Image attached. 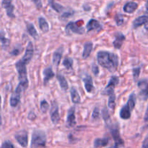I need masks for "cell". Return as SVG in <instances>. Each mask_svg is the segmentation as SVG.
Masks as SVG:
<instances>
[{"instance_id": "cell-14", "label": "cell", "mask_w": 148, "mask_h": 148, "mask_svg": "<svg viewBox=\"0 0 148 148\" xmlns=\"http://www.w3.org/2000/svg\"><path fill=\"white\" fill-rule=\"evenodd\" d=\"M115 39H114L113 44L116 49H120L123 44V42L125 40V36L121 33H116L115 34Z\"/></svg>"}, {"instance_id": "cell-8", "label": "cell", "mask_w": 148, "mask_h": 148, "mask_svg": "<svg viewBox=\"0 0 148 148\" xmlns=\"http://www.w3.org/2000/svg\"><path fill=\"white\" fill-rule=\"evenodd\" d=\"M50 117L52 123L56 124L59 120V106L56 102H53L51 106L50 110Z\"/></svg>"}, {"instance_id": "cell-37", "label": "cell", "mask_w": 148, "mask_h": 148, "mask_svg": "<svg viewBox=\"0 0 148 148\" xmlns=\"http://www.w3.org/2000/svg\"><path fill=\"white\" fill-rule=\"evenodd\" d=\"M92 73H93L94 75H98V73H99V68H98V65H95V64H93V65H92Z\"/></svg>"}, {"instance_id": "cell-5", "label": "cell", "mask_w": 148, "mask_h": 148, "mask_svg": "<svg viewBox=\"0 0 148 148\" xmlns=\"http://www.w3.org/2000/svg\"><path fill=\"white\" fill-rule=\"evenodd\" d=\"M27 88V86L24 85L22 83H19L17 85V88L15 89L14 92L11 95L10 100V106L12 107H15L18 105V104L20 102V97H21V94L23 91Z\"/></svg>"}, {"instance_id": "cell-4", "label": "cell", "mask_w": 148, "mask_h": 148, "mask_svg": "<svg viewBox=\"0 0 148 148\" xmlns=\"http://www.w3.org/2000/svg\"><path fill=\"white\" fill-rule=\"evenodd\" d=\"M46 144V133L43 131L36 130L32 135L31 148L44 147Z\"/></svg>"}, {"instance_id": "cell-43", "label": "cell", "mask_w": 148, "mask_h": 148, "mask_svg": "<svg viewBox=\"0 0 148 148\" xmlns=\"http://www.w3.org/2000/svg\"><path fill=\"white\" fill-rule=\"evenodd\" d=\"M144 120H145V121H148V105L147 107V109H146L145 114Z\"/></svg>"}, {"instance_id": "cell-33", "label": "cell", "mask_w": 148, "mask_h": 148, "mask_svg": "<svg viewBox=\"0 0 148 148\" xmlns=\"http://www.w3.org/2000/svg\"><path fill=\"white\" fill-rule=\"evenodd\" d=\"M140 96L142 97V98L143 100H146L148 99V84L145 87L144 89H143L141 93H140Z\"/></svg>"}, {"instance_id": "cell-21", "label": "cell", "mask_w": 148, "mask_h": 148, "mask_svg": "<svg viewBox=\"0 0 148 148\" xmlns=\"http://www.w3.org/2000/svg\"><path fill=\"white\" fill-rule=\"evenodd\" d=\"M38 24L39 27H40V30L43 32V33H47L49 30V25L48 23L47 20L43 17H40L38 18Z\"/></svg>"}, {"instance_id": "cell-32", "label": "cell", "mask_w": 148, "mask_h": 148, "mask_svg": "<svg viewBox=\"0 0 148 148\" xmlns=\"http://www.w3.org/2000/svg\"><path fill=\"white\" fill-rule=\"evenodd\" d=\"M102 115H103V120H105L106 123H108V121H109V120H111V119H110V115H109V113H108V110H107L106 107L102 110Z\"/></svg>"}, {"instance_id": "cell-6", "label": "cell", "mask_w": 148, "mask_h": 148, "mask_svg": "<svg viewBox=\"0 0 148 148\" xmlns=\"http://www.w3.org/2000/svg\"><path fill=\"white\" fill-rule=\"evenodd\" d=\"M119 83V79L118 77L115 76V75L111 77L109 80V82L108 83L106 88L102 91V94L108 96L111 94H114V89H115L116 86L118 85Z\"/></svg>"}, {"instance_id": "cell-15", "label": "cell", "mask_w": 148, "mask_h": 148, "mask_svg": "<svg viewBox=\"0 0 148 148\" xmlns=\"http://www.w3.org/2000/svg\"><path fill=\"white\" fill-rule=\"evenodd\" d=\"M111 133L113 138H114V141H115V144H116V145H124V141L121 139V136H120L119 130L118 127H114L113 129H111Z\"/></svg>"}, {"instance_id": "cell-3", "label": "cell", "mask_w": 148, "mask_h": 148, "mask_svg": "<svg viewBox=\"0 0 148 148\" xmlns=\"http://www.w3.org/2000/svg\"><path fill=\"white\" fill-rule=\"evenodd\" d=\"M136 104V95L135 94L132 93L130 94L127 103L124 106H123L121 111L119 113L120 118L124 120H127L131 117V113L133 109L135 107Z\"/></svg>"}, {"instance_id": "cell-19", "label": "cell", "mask_w": 148, "mask_h": 148, "mask_svg": "<svg viewBox=\"0 0 148 148\" xmlns=\"http://www.w3.org/2000/svg\"><path fill=\"white\" fill-rule=\"evenodd\" d=\"M137 7H138V4L134 1H130V2H127L125 5L124 6V11L125 12L129 13V14H132V13L134 12L135 10H137Z\"/></svg>"}, {"instance_id": "cell-36", "label": "cell", "mask_w": 148, "mask_h": 148, "mask_svg": "<svg viewBox=\"0 0 148 148\" xmlns=\"http://www.w3.org/2000/svg\"><path fill=\"white\" fill-rule=\"evenodd\" d=\"M1 148H14V146H13V145L10 142L6 141V142H4V143L2 144Z\"/></svg>"}, {"instance_id": "cell-2", "label": "cell", "mask_w": 148, "mask_h": 148, "mask_svg": "<svg viewBox=\"0 0 148 148\" xmlns=\"http://www.w3.org/2000/svg\"><path fill=\"white\" fill-rule=\"evenodd\" d=\"M98 64L110 72H115L119 66V57L116 54L106 51H99L97 54Z\"/></svg>"}, {"instance_id": "cell-45", "label": "cell", "mask_w": 148, "mask_h": 148, "mask_svg": "<svg viewBox=\"0 0 148 148\" xmlns=\"http://www.w3.org/2000/svg\"><path fill=\"white\" fill-rule=\"evenodd\" d=\"M108 148H119V145H116V144H115V145H114V146L111 147H108Z\"/></svg>"}, {"instance_id": "cell-10", "label": "cell", "mask_w": 148, "mask_h": 148, "mask_svg": "<svg viewBox=\"0 0 148 148\" xmlns=\"http://www.w3.org/2000/svg\"><path fill=\"white\" fill-rule=\"evenodd\" d=\"M1 5H2L3 8L5 9L7 15L11 18H14V7L12 4V0H2Z\"/></svg>"}, {"instance_id": "cell-9", "label": "cell", "mask_w": 148, "mask_h": 148, "mask_svg": "<svg viewBox=\"0 0 148 148\" xmlns=\"http://www.w3.org/2000/svg\"><path fill=\"white\" fill-rule=\"evenodd\" d=\"M15 139L17 142L23 147H26L27 146V144H28V136H27V133L25 131L23 130L18 132L15 135Z\"/></svg>"}, {"instance_id": "cell-30", "label": "cell", "mask_w": 148, "mask_h": 148, "mask_svg": "<svg viewBox=\"0 0 148 148\" xmlns=\"http://www.w3.org/2000/svg\"><path fill=\"white\" fill-rule=\"evenodd\" d=\"M62 65L66 68V69H71L73 65V59L70 57H66L62 62Z\"/></svg>"}, {"instance_id": "cell-13", "label": "cell", "mask_w": 148, "mask_h": 148, "mask_svg": "<svg viewBox=\"0 0 148 148\" xmlns=\"http://www.w3.org/2000/svg\"><path fill=\"white\" fill-rule=\"evenodd\" d=\"M86 28L88 32L91 31V30H97V31H99L100 30L102 29V26H101V24L98 20H95V19H91L87 23Z\"/></svg>"}, {"instance_id": "cell-26", "label": "cell", "mask_w": 148, "mask_h": 148, "mask_svg": "<svg viewBox=\"0 0 148 148\" xmlns=\"http://www.w3.org/2000/svg\"><path fill=\"white\" fill-rule=\"evenodd\" d=\"M0 42H1V47L3 49H7L10 44V40L6 37L3 31L0 32Z\"/></svg>"}, {"instance_id": "cell-22", "label": "cell", "mask_w": 148, "mask_h": 148, "mask_svg": "<svg viewBox=\"0 0 148 148\" xmlns=\"http://www.w3.org/2000/svg\"><path fill=\"white\" fill-rule=\"evenodd\" d=\"M92 49V42H86L84 44V49L82 52V57L84 59H87L90 56L91 51Z\"/></svg>"}, {"instance_id": "cell-20", "label": "cell", "mask_w": 148, "mask_h": 148, "mask_svg": "<svg viewBox=\"0 0 148 148\" xmlns=\"http://www.w3.org/2000/svg\"><path fill=\"white\" fill-rule=\"evenodd\" d=\"M26 26H27V30L29 34H30V36L33 37L34 39L37 40L38 39V32L36 30V28H35L34 25L33 23H27Z\"/></svg>"}, {"instance_id": "cell-23", "label": "cell", "mask_w": 148, "mask_h": 148, "mask_svg": "<svg viewBox=\"0 0 148 148\" xmlns=\"http://www.w3.org/2000/svg\"><path fill=\"white\" fill-rule=\"evenodd\" d=\"M70 94L72 102L75 103V104H79V103H80V97H79V93L77 91L76 89L72 87L70 90Z\"/></svg>"}, {"instance_id": "cell-7", "label": "cell", "mask_w": 148, "mask_h": 148, "mask_svg": "<svg viewBox=\"0 0 148 148\" xmlns=\"http://www.w3.org/2000/svg\"><path fill=\"white\" fill-rule=\"evenodd\" d=\"M65 30L68 33L73 32L77 34H83L85 33V28L82 26H78L77 23H75V22H70L68 23L65 28Z\"/></svg>"}, {"instance_id": "cell-1", "label": "cell", "mask_w": 148, "mask_h": 148, "mask_svg": "<svg viewBox=\"0 0 148 148\" xmlns=\"http://www.w3.org/2000/svg\"><path fill=\"white\" fill-rule=\"evenodd\" d=\"M33 54H34L33 45L31 41H29L23 57H22V59L17 61L15 64L16 69H17V73L19 74L20 83H22V84H23L25 86H28V80H27V68H26V65L30 62L33 56Z\"/></svg>"}, {"instance_id": "cell-38", "label": "cell", "mask_w": 148, "mask_h": 148, "mask_svg": "<svg viewBox=\"0 0 148 148\" xmlns=\"http://www.w3.org/2000/svg\"><path fill=\"white\" fill-rule=\"evenodd\" d=\"M147 85V81L146 79L142 80V81H140V82L138 83V86L140 88L144 89Z\"/></svg>"}, {"instance_id": "cell-18", "label": "cell", "mask_w": 148, "mask_h": 148, "mask_svg": "<svg viewBox=\"0 0 148 148\" xmlns=\"http://www.w3.org/2000/svg\"><path fill=\"white\" fill-rule=\"evenodd\" d=\"M63 54V48L60 47L54 52L53 55V64L55 66H58L61 62V59Z\"/></svg>"}, {"instance_id": "cell-17", "label": "cell", "mask_w": 148, "mask_h": 148, "mask_svg": "<svg viewBox=\"0 0 148 148\" xmlns=\"http://www.w3.org/2000/svg\"><path fill=\"white\" fill-rule=\"evenodd\" d=\"M43 75H44V78H43V84L46 85L49 83V81L53 78L55 75L54 72L53 71L51 68L49 67V68H45L43 71Z\"/></svg>"}, {"instance_id": "cell-46", "label": "cell", "mask_w": 148, "mask_h": 148, "mask_svg": "<svg viewBox=\"0 0 148 148\" xmlns=\"http://www.w3.org/2000/svg\"><path fill=\"white\" fill-rule=\"evenodd\" d=\"M145 7H146V9H147V10L148 11V0L147 1V2H146Z\"/></svg>"}, {"instance_id": "cell-35", "label": "cell", "mask_w": 148, "mask_h": 148, "mask_svg": "<svg viewBox=\"0 0 148 148\" xmlns=\"http://www.w3.org/2000/svg\"><path fill=\"white\" fill-rule=\"evenodd\" d=\"M115 20L116 22L117 26H121L124 23V18H123V16L121 15L118 14L115 17Z\"/></svg>"}, {"instance_id": "cell-28", "label": "cell", "mask_w": 148, "mask_h": 148, "mask_svg": "<svg viewBox=\"0 0 148 148\" xmlns=\"http://www.w3.org/2000/svg\"><path fill=\"white\" fill-rule=\"evenodd\" d=\"M108 106L110 109L114 110L116 106V95L115 93L111 94L108 95Z\"/></svg>"}, {"instance_id": "cell-31", "label": "cell", "mask_w": 148, "mask_h": 148, "mask_svg": "<svg viewBox=\"0 0 148 148\" xmlns=\"http://www.w3.org/2000/svg\"><path fill=\"white\" fill-rule=\"evenodd\" d=\"M140 71H141V68L140 67H137V68H133V78H134V81H137L138 79L139 76H140Z\"/></svg>"}, {"instance_id": "cell-41", "label": "cell", "mask_w": 148, "mask_h": 148, "mask_svg": "<svg viewBox=\"0 0 148 148\" xmlns=\"http://www.w3.org/2000/svg\"><path fill=\"white\" fill-rule=\"evenodd\" d=\"M73 14H74L73 12H66L62 14V17H64H64H70V16H72Z\"/></svg>"}, {"instance_id": "cell-40", "label": "cell", "mask_w": 148, "mask_h": 148, "mask_svg": "<svg viewBox=\"0 0 148 148\" xmlns=\"http://www.w3.org/2000/svg\"><path fill=\"white\" fill-rule=\"evenodd\" d=\"M143 148H148V134L146 136L143 143Z\"/></svg>"}, {"instance_id": "cell-12", "label": "cell", "mask_w": 148, "mask_h": 148, "mask_svg": "<svg viewBox=\"0 0 148 148\" xmlns=\"http://www.w3.org/2000/svg\"><path fill=\"white\" fill-rule=\"evenodd\" d=\"M66 123L70 127H73L76 124V118H75V108L74 107H70L67 112Z\"/></svg>"}, {"instance_id": "cell-29", "label": "cell", "mask_w": 148, "mask_h": 148, "mask_svg": "<svg viewBox=\"0 0 148 148\" xmlns=\"http://www.w3.org/2000/svg\"><path fill=\"white\" fill-rule=\"evenodd\" d=\"M49 107H50V106H49V104L48 103V102L46 101V100H43L40 101V110H41V112L43 113H46V112L49 110Z\"/></svg>"}, {"instance_id": "cell-44", "label": "cell", "mask_w": 148, "mask_h": 148, "mask_svg": "<svg viewBox=\"0 0 148 148\" xmlns=\"http://www.w3.org/2000/svg\"><path fill=\"white\" fill-rule=\"evenodd\" d=\"M1 97L0 96V126L2 124V119H1Z\"/></svg>"}, {"instance_id": "cell-25", "label": "cell", "mask_w": 148, "mask_h": 148, "mask_svg": "<svg viewBox=\"0 0 148 148\" xmlns=\"http://www.w3.org/2000/svg\"><path fill=\"white\" fill-rule=\"evenodd\" d=\"M109 142V139L108 138H103V139H95L94 141V146L95 147H101L106 146Z\"/></svg>"}, {"instance_id": "cell-11", "label": "cell", "mask_w": 148, "mask_h": 148, "mask_svg": "<svg viewBox=\"0 0 148 148\" xmlns=\"http://www.w3.org/2000/svg\"><path fill=\"white\" fill-rule=\"evenodd\" d=\"M145 25V29L148 30V15H142L133 21V28H137L140 26Z\"/></svg>"}, {"instance_id": "cell-39", "label": "cell", "mask_w": 148, "mask_h": 148, "mask_svg": "<svg viewBox=\"0 0 148 148\" xmlns=\"http://www.w3.org/2000/svg\"><path fill=\"white\" fill-rule=\"evenodd\" d=\"M32 1L36 4V6L38 8H40L42 7L41 0H32Z\"/></svg>"}, {"instance_id": "cell-42", "label": "cell", "mask_w": 148, "mask_h": 148, "mask_svg": "<svg viewBox=\"0 0 148 148\" xmlns=\"http://www.w3.org/2000/svg\"><path fill=\"white\" fill-rule=\"evenodd\" d=\"M20 54V49H14L10 52V55H13V56H16V55H18Z\"/></svg>"}, {"instance_id": "cell-24", "label": "cell", "mask_w": 148, "mask_h": 148, "mask_svg": "<svg viewBox=\"0 0 148 148\" xmlns=\"http://www.w3.org/2000/svg\"><path fill=\"white\" fill-rule=\"evenodd\" d=\"M56 78H57L58 81H59L61 89H62L63 91H66V90L68 89L69 85H68V83L67 81H66V78H64V76L62 75H60V74H58V75H56Z\"/></svg>"}, {"instance_id": "cell-16", "label": "cell", "mask_w": 148, "mask_h": 148, "mask_svg": "<svg viewBox=\"0 0 148 148\" xmlns=\"http://www.w3.org/2000/svg\"><path fill=\"white\" fill-rule=\"evenodd\" d=\"M84 84H85V88L86 89V91L88 93H91L94 90V86H93V82H92V77L89 75H87L83 79Z\"/></svg>"}, {"instance_id": "cell-34", "label": "cell", "mask_w": 148, "mask_h": 148, "mask_svg": "<svg viewBox=\"0 0 148 148\" xmlns=\"http://www.w3.org/2000/svg\"><path fill=\"white\" fill-rule=\"evenodd\" d=\"M99 118H100L99 108H98V107H95V108L94 109L93 112H92V120H98V119H99Z\"/></svg>"}, {"instance_id": "cell-27", "label": "cell", "mask_w": 148, "mask_h": 148, "mask_svg": "<svg viewBox=\"0 0 148 148\" xmlns=\"http://www.w3.org/2000/svg\"><path fill=\"white\" fill-rule=\"evenodd\" d=\"M49 5H50V7H51L53 10H54L55 11L57 12L60 13L62 12V11H63V10L64 8L63 6H62L61 4H58V3L55 2L53 0H49Z\"/></svg>"}]
</instances>
